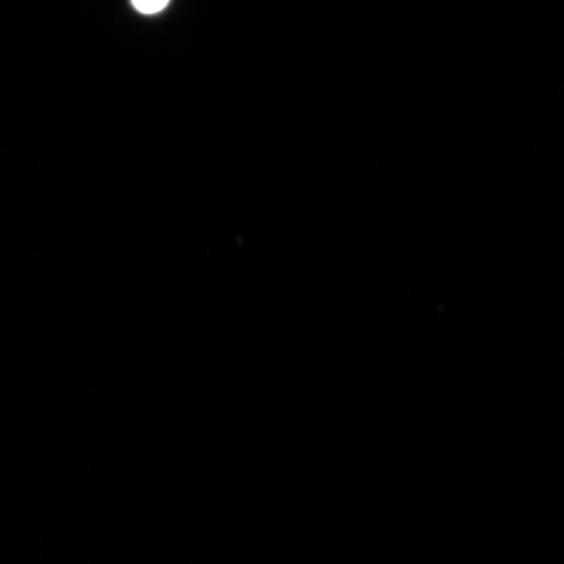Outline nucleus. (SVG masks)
<instances>
[{
	"instance_id": "nucleus-1",
	"label": "nucleus",
	"mask_w": 564,
	"mask_h": 564,
	"mask_svg": "<svg viewBox=\"0 0 564 564\" xmlns=\"http://www.w3.org/2000/svg\"><path fill=\"white\" fill-rule=\"evenodd\" d=\"M132 6L139 13L151 17L164 11L169 2L166 0H139V2H133Z\"/></svg>"
}]
</instances>
